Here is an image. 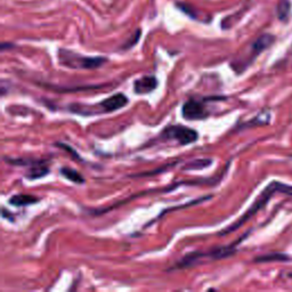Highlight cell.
I'll return each instance as SVG.
<instances>
[{
    "mask_svg": "<svg viewBox=\"0 0 292 292\" xmlns=\"http://www.w3.org/2000/svg\"><path fill=\"white\" fill-rule=\"evenodd\" d=\"M158 87V80L153 75L139 78L134 82V91L136 94L143 95L152 93Z\"/></svg>",
    "mask_w": 292,
    "mask_h": 292,
    "instance_id": "8",
    "label": "cell"
},
{
    "mask_svg": "<svg viewBox=\"0 0 292 292\" xmlns=\"http://www.w3.org/2000/svg\"><path fill=\"white\" fill-rule=\"evenodd\" d=\"M8 47H13V45H10V43H2L1 45V50H5L6 48H8Z\"/></svg>",
    "mask_w": 292,
    "mask_h": 292,
    "instance_id": "16",
    "label": "cell"
},
{
    "mask_svg": "<svg viewBox=\"0 0 292 292\" xmlns=\"http://www.w3.org/2000/svg\"><path fill=\"white\" fill-rule=\"evenodd\" d=\"M277 193H285V194L292 195V186L285 185V184H282L280 182H272L270 185L266 186V189L262 192L261 195L255 200L253 206L247 210V213L243 216H241V217H240L237 222L232 224V225L227 226L226 229H224L222 232H219V235H221V237H224V235L230 234L232 233V232L240 229L242 225H245V224L247 222H249L256 214H258L259 211H261L263 208L270 202V200Z\"/></svg>",
    "mask_w": 292,
    "mask_h": 292,
    "instance_id": "1",
    "label": "cell"
},
{
    "mask_svg": "<svg viewBox=\"0 0 292 292\" xmlns=\"http://www.w3.org/2000/svg\"><path fill=\"white\" fill-rule=\"evenodd\" d=\"M211 163H213V160L211 159H197L193 160L183 167V170H202L206 169V168L210 167Z\"/></svg>",
    "mask_w": 292,
    "mask_h": 292,
    "instance_id": "11",
    "label": "cell"
},
{
    "mask_svg": "<svg viewBox=\"0 0 292 292\" xmlns=\"http://www.w3.org/2000/svg\"><path fill=\"white\" fill-rule=\"evenodd\" d=\"M38 201H39V199L33 197V195L16 194V195H13L8 202H9L11 206H15V207H25V206L34 205V203H37Z\"/></svg>",
    "mask_w": 292,
    "mask_h": 292,
    "instance_id": "9",
    "label": "cell"
},
{
    "mask_svg": "<svg viewBox=\"0 0 292 292\" xmlns=\"http://www.w3.org/2000/svg\"><path fill=\"white\" fill-rule=\"evenodd\" d=\"M8 163H11L14 166H29V170L26 173V178L34 181L41 177H45L49 173V167H48L45 160H34V159H7Z\"/></svg>",
    "mask_w": 292,
    "mask_h": 292,
    "instance_id": "4",
    "label": "cell"
},
{
    "mask_svg": "<svg viewBox=\"0 0 292 292\" xmlns=\"http://www.w3.org/2000/svg\"><path fill=\"white\" fill-rule=\"evenodd\" d=\"M128 104V98L126 95L121 93L114 94L109 98H105L104 101L99 104V106L102 107L104 112H114L117 110L122 109Z\"/></svg>",
    "mask_w": 292,
    "mask_h": 292,
    "instance_id": "7",
    "label": "cell"
},
{
    "mask_svg": "<svg viewBox=\"0 0 292 292\" xmlns=\"http://www.w3.org/2000/svg\"><path fill=\"white\" fill-rule=\"evenodd\" d=\"M161 137L165 139H175L179 145L185 146L198 141L199 134L197 130L185 126H169L162 131Z\"/></svg>",
    "mask_w": 292,
    "mask_h": 292,
    "instance_id": "3",
    "label": "cell"
},
{
    "mask_svg": "<svg viewBox=\"0 0 292 292\" xmlns=\"http://www.w3.org/2000/svg\"><path fill=\"white\" fill-rule=\"evenodd\" d=\"M56 146L59 147V149H62V150H65L66 152H69L70 154H72V158H74L75 160H81V159H80L79 154L77 153V152H75L73 149H71V147L69 145H66V144L57 143V144H56Z\"/></svg>",
    "mask_w": 292,
    "mask_h": 292,
    "instance_id": "15",
    "label": "cell"
},
{
    "mask_svg": "<svg viewBox=\"0 0 292 292\" xmlns=\"http://www.w3.org/2000/svg\"><path fill=\"white\" fill-rule=\"evenodd\" d=\"M290 8H291V5H290L289 0H282V1L279 3L278 11H279V18L281 19V21H286V19L289 17Z\"/></svg>",
    "mask_w": 292,
    "mask_h": 292,
    "instance_id": "13",
    "label": "cell"
},
{
    "mask_svg": "<svg viewBox=\"0 0 292 292\" xmlns=\"http://www.w3.org/2000/svg\"><path fill=\"white\" fill-rule=\"evenodd\" d=\"M274 35H272L270 33H265L262 34L256 41L251 45V50H250V57H249V64L254 62V59L257 57L259 54H262L264 50L267 49L270 46H272V43L274 42Z\"/></svg>",
    "mask_w": 292,
    "mask_h": 292,
    "instance_id": "6",
    "label": "cell"
},
{
    "mask_svg": "<svg viewBox=\"0 0 292 292\" xmlns=\"http://www.w3.org/2000/svg\"><path fill=\"white\" fill-rule=\"evenodd\" d=\"M290 261V257L286 254H279V253H274V254H269V255H264V256H259L255 259L256 263H270V262H288Z\"/></svg>",
    "mask_w": 292,
    "mask_h": 292,
    "instance_id": "12",
    "label": "cell"
},
{
    "mask_svg": "<svg viewBox=\"0 0 292 292\" xmlns=\"http://www.w3.org/2000/svg\"><path fill=\"white\" fill-rule=\"evenodd\" d=\"M182 115L186 120H203L209 115V112L203 101L189 99L183 105Z\"/></svg>",
    "mask_w": 292,
    "mask_h": 292,
    "instance_id": "5",
    "label": "cell"
},
{
    "mask_svg": "<svg viewBox=\"0 0 292 292\" xmlns=\"http://www.w3.org/2000/svg\"><path fill=\"white\" fill-rule=\"evenodd\" d=\"M59 173H61V175L63 176L64 178H66L67 181H70V182H73L75 184H83V183H85V178H83L82 176L80 175L77 170L71 169V168H67V167L61 168Z\"/></svg>",
    "mask_w": 292,
    "mask_h": 292,
    "instance_id": "10",
    "label": "cell"
},
{
    "mask_svg": "<svg viewBox=\"0 0 292 292\" xmlns=\"http://www.w3.org/2000/svg\"><path fill=\"white\" fill-rule=\"evenodd\" d=\"M58 61L62 65L70 67V69L91 70V69H97V67L102 66L107 59L105 57H99V56L89 57V56L79 55L77 53H74V51H71L67 49H59Z\"/></svg>",
    "mask_w": 292,
    "mask_h": 292,
    "instance_id": "2",
    "label": "cell"
},
{
    "mask_svg": "<svg viewBox=\"0 0 292 292\" xmlns=\"http://www.w3.org/2000/svg\"><path fill=\"white\" fill-rule=\"evenodd\" d=\"M141 33H142V31L139 30V29L137 31H136L135 34H134V37L128 40V41L125 43V45H123V47H122L123 49H129V48H131L134 45H136V43L138 42L139 38H141Z\"/></svg>",
    "mask_w": 292,
    "mask_h": 292,
    "instance_id": "14",
    "label": "cell"
}]
</instances>
